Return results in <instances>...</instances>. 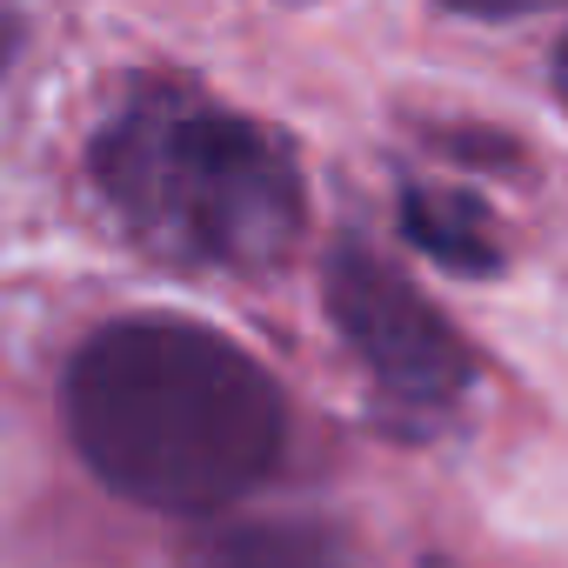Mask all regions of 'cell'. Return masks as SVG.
Listing matches in <instances>:
<instances>
[{
  "mask_svg": "<svg viewBox=\"0 0 568 568\" xmlns=\"http://www.w3.org/2000/svg\"><path fill=\"white\" fill-rule=\"evenodd\" d=\"M61 415L94 481L154 515L234 508L288 448L274 375L187 315L94 328L61 375Z\"/></svg>",
  "mask_w": 568,
  "mask_h": 568,
  "instance_id": "6da1fadb",
  "label": "cell"
},
{
  "mask_svg": "<svg viewBox=\"0 0 568 568\" xmlns=\"http://www.w3.org/2000/svg\"><path fill=\"white\" fill-rule=\"evenodd\" d=\"M114 221L174 267H274L302 234V168L274 128L194 94L141 88L94 141Z\"/></svg>",
  "mask_w": 568,
  "mask_h": 568,
  "instance_id": "7a4b0ae2",
  "label": "cell"
},
{
  "mask_svg": "<svg viewBox=\"0 0 568 568\" xmlns=\"http://www.w3.org/2000/svg\"><path fill=\"white\" fill-rule=\"evenodd\" d=\"M328 315L368 382L408 408V415H448L468 388V348L462 335L408 288L395 267H382L362 247H342L328 261Z\"/></svg>",
  "mask_w": 568,
  "mask_h": 568,
  "instance_id": "3957f363",
  "label": "cell"
},
{
  "mask_svg": "<svg viewBox=\"0 0 568 568\" xmlns=\"http://www.w3.org/2000/svg\"><path fill=\"white\" fill-rule=\"evenodd\" d=\"M201 568H348V561L308 521H241L201 555Z\"/></svg>",
  "mask_w": 568,
  "mask_h": 568,
  "instance_id": "277c9868",
  "label": "cell"
},
{
  "mask_svg": "<svg viewBox=\"0 0 568 568\" xmlns=\"http://www.w3.org/2000/svg\"><path fill=\"white\" fill-rule=\"evenodd\" d=\"M408 221H415L422 247L435 261H448V267H488L495 261V234H488V221L468 201H428V194H415Z\"/></svg>",
  "mask_w": 568,
  "mask_h": 568,
  "instance_id": "5b68a950",
  "label": "cell"
},
{
  "mask_svg": "<svg viewBox=\"0 0 568 568\" xmlns=\"http://www.w3.org/2000/svg\"><path fill=\"white\" fill-rule=\"evenodd\" d=\"M462 14H481V21H501V14H528V8H548V0H448Z\"/></svg>",
  "mask_w": 568,
  "mask_h": 568,
  "instance_id": "8992f818",
  "label": "cell"
},
{
  "mask_svg": "<svg viewBox=\"0 0 568 568\" xmlns=\"http://www.w3.org/2000/svg\"><path fill=\"white\" fill-rule=\"evenodd\" d=\"M561 94H568V48H561Z\"/></svg>",
  "mask_w": 568,
  "mask_h": 568,
  "instance_id": "52a82bcc",
  "label": "cell"
}]
</instances>
